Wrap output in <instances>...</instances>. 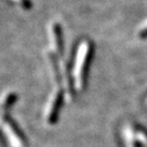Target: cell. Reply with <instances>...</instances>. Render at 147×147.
<instances>
[{
	"instance_id": "obj_5",
	"label": "cell",
	"mask_w": 147,
	"mask_h": 147,
	"mask_svg": "<svg viewBox=\"0 0 147 147\" xmlns=\"http://www.w3.org/2000/svg\"><path fill=\"white\" fill-rule=\"evenodd\" d=\"M13 1L18 2V4L21 5V6H23V7H28V6H29V4H28V2L26 1V0H13Z\"/></svg>"
},
{
	"instance_id": "obj_4",
	"label": "cell",
	"mask_w": 147,
	"mask_h": 147,
	"mask_svg": "<svg viewBox=\"0 0 147 147\" xmlns=\"http://www.w3.org/2000/svg\"><path fill=\"white\" fill-rule=\"evenodd\" d=\"M51 33V40L54 46L55 50L57 52H61L62 49V42H61V31L59 29L58 24H52L50 27Z\"/></svg>"
},
{
	"instance_id": "obj_3",
	"label": "cell",
	"mask_w": 147,
	"mask_h": 147,
	"mask_svg": "<svg viewBox=\"0 0 147 147\" xmlns=\"http://www.w3.org/2000/svg\"><path fill=\"white\" fill-rule=\"evenodd\" d=\"M61 91L59 89L56 90L51 95L48 106L46 109V117H47V121L49 124H53L56 121V117L58 115V110L61 105Z\"/></svg>"
},
{
	"instance_id": "obj_1",
	"label": "cell",
	"mask_w": 147,
	"mask_h": 147,
	"mask_svg": "<svg viewBox=\"0 0 147 147\" xmlns=\"http://www.w3.org/2000/svg\"><path fill=\"white\" fill-rule=\"evenodd\" d=\"M92 54V46L88 41H84L81 43L77 53L75 69L73 76L75 78V86L78 90L84 88L86 83V76H87L88 63L90 61Z\"/></svg>"
},
{
	"instance_id": "obj_2",
	"label": "cell",
	"mask_w": 147,
	"mask_h": 147,
	"mask_svg": "<svg viewBox=\"0 0 147 147\" xmlns=\"http://www.w3.org/2000/svg\"><path fill=\"white\" fill-rule=\"evenodd\" d=\"M11 102L6 100H3L2 102V109H3V115H0V124L3 123V132H4L5 136H6L8 143L10 144L11 147H24L25 143H24V137L20 132H18V128L16 127V125L7 119V117H5V111H6L7 107H10Z\"/></svg>"
}]
</instances>
